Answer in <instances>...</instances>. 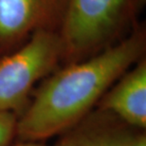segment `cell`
Returning a JSON list of instances; mask_svg holds the SVG:
<instances>
[{
  "instance_id": "cell-1",
  "label": "cell",
  "mask_w": 146,
  "mask_h": 146,
  "mask_svg": "<svg viewBox=\"0 0 146 146\" xmlns=\"http://www.w3.org/2000/svg\"><path fill=\"white\" fill-rule=\"evenodd\" d=\"M146 30L139 24L118 42L92 56L64 65L38 87L17 121L22 141L62 134L88 115L113 84L144 57Z\"/></svg>"
},
{
  "instance_id": "cell-2",
  "label": "cell",
  "mask_w": 146,
  "mask_h": 146,
  "mask_svg": "<svg viewBox=\"0 0 146 146\" xmlns=\"http://www.w3.org/2000/svg\"><path fill=\"white\" fill-rule=\"evenodd\" d=\"M137 0H68L59 36L64 65L115 45L138 26Z\"/></svg>"
},
{
  "instance_id": "cell-3",
  "label": "cell",
  "mask_w": 146,
  "mask_h": 146,
  "mask_svg": "<svg viewBox=\"0 0 146 146\" xmlns=\"http://www.w3.org/2000/svg\"><path fill=\"white\" fill-rule=\"evenodd\" d=\"M62 43L55 31H38L13 51L0 57V111L16 113L38 81L62 62Z\"/></svg>"
},
{
  "instance_id": "cell-4",
  "label": "cell",
  "mask_w": 146,
  "mask_h": 146,
  "mask_svg": "<svg viewBox=\"0 0 146 146\" xmlns=\"http://www.w3.org/2000/svg\"><path fill=\"white\" fill-rule=\"evenodd\" d=\"M68 0H0V57L38 31L59 33Z\"/></svg>"
},
{
  "instance_id": "cell-5",
  "label": "cell",
  "mask_w": 146,
  "mask_h": 146,
  "mask_svg": "<svg viewBox=\"0 0 146 146\" xmlns=\"http://www.w3.org/2000/svg\"><path fill=\"white\" fill-rule=\"evenodd\" d=\"M99 108L134 128L146 127V61L141 58L104 93Z\"/></svg>"
},
{
  "instance_id": "cell-6",
  "label": "cell",
  "mask_w": 146,
  "mask_h": 146,
  "mask_svg": "<svg viewBox=\"0 0 146 146\" xmlns=\"http://www.w3.org/2000/svg\"><path fill=\"white\" fill-rule=\"evenodd\" d=\"M130 127L99 108L64 132L54 146H126L136 135Z\"/></svg>"
},
{
  "instance_id": "cell-7",
  "label": "cell",
  "mask_w": 146,
  "mask_h": 146,
  "mask_svg": "<svg viewBox=\"0 0 146 146\" xmlns=\"http://www.w3.org/2000/svg\"><path fill=\"white\" fill-rule=\"evenodd\" d=\"M18 119L14 112L0 111V146H8L16 135Z\"/></svg>"
},
{
  "instance_id": "cell-8",
  "label": "cell",
  "mask_w": 146,
  "mask_h": 146,
  "mask_svg": "<svg viewBox=\"0 0 146 146\" xmlns=\"http://www.w3.org/2000/svg\"><path fill=\"white\" fill-rule=\"evenodd\" d=\"M126 146H146V138L143 134H136Z\"/></svg>"
},
{
  "instance_id": "cell-9",
  "label": "cell",
  "mask_w": 146,
  "mask_h": 146,
  "mask_svg": "<svg viewBox=\"0 0 146 146\" xmlns=\"http://www.w3.org/2000/svg\"><path fill=\"white\" fill-rule=\"evenodd\" d=\"M13 146H46L39 141H22Z\"/></svg>"
},
{
  "instance_id": "cell-10",
  "label": "cell",
  "mask_w": 146,
  "mask_h": 146,
  "mask_svg": "<svg viewBox=\"0 0 146 146\" xmlns=\"http://www.w3.org/2000/svg\"><path fill=\"white\" fill-rule=\"evenodd\" d=\"M137 2H138V5H139V9L141 10V9L143 8V6L145 5L146 0H137Z\"/></svg>"
}]
</instances>
